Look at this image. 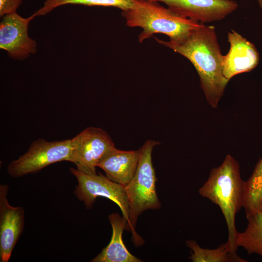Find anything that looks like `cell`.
Masks as SVG:
<instances>
[{
    "label": "cell",
    "mask_w": 262,
    "mask_h": 262,
    "mask_svg": "<svg viewBox=\"0 0 262 262\" xmlns=\"http://www.w3.org/2000/svg\"><path fill=\"white\" fill-rule=\"evenodd\" d=\"M228 40L230 48L223 56V73L229 81L236 75L255 68L259 63V54L253 44L234 30L228 33Z\"/></svg>",
    "instance_id": "8fae6325"
},
{
    "label": "cell",
    "mask_w": 262,
    "mask_h": 262,
    "mask_svg": "<svg viewBox=\"0 0 262 262\" xmlns=\"http://www.w3.org/2000/svg\"><path fill=\"white\" fill-rule=\"evenodd\" d=\"M72 158L71 139L53 142L38 139L31 144L25 153L9 164L7 171L13 177H22L57 162H71Z\"/></svg>",
    "instance_id": "5b68a950"
},
{
    "label": "cell",
    "mask_w": 262,
    "mask_h": 262,
    "mask_svg": "<svg viewBox=\"0 0 262 262\" xmlns=\"http://www.w3.org/2000/svg\"><path fill=\"white\" fill-rule=\"evenodd\" d=\"M122 15L127 26L142 29L138 35L140 43L156 33L167 35L170 41L181 42L201 25L155 1L136 0L131 8L122 12Z\"/></svg>",
    "instance_id": "3957f363"
},
{
    "label": "cell",
    "mask_w": 262,
    "mask_h": 262,
    "mask_svg": "<svg viewBox=\"0 0 262 262\" xmlns=\"http://www.w3.org/2000/svg\"><path fill=\"white\" fill-rule=\"evenodd\" d=\"M260 7L262 9V0H257Z\"/></svg>",
    "instance_id": "d6986e66"
},
{
    "label": "cell",
    "mask_w": 262,
    "mask_h": 262,
    "mask_svg": "<svg viewBox=\"0 0 262 262\" xmlns=\"http://www.w3.org/2000/svg\"><path fill=\"white\" fill-rule=\"evenodd\" d=\"M198 192L201 196L220 208L228 228L227 243L233 251H237L236 241L239 232L235 227V216L243 208L245 195V181L241 177L237 161L227 155L220 166L211 170Z\"/></svg>",
    "instance_id": "7a4b0ae2"
},
{
    "label": "cell",
    "mask_w": 262,
    "mask_h": 262,
    "mask_svg": "<svg viewBox=\"0 0 262 262\" xmlns=\"http://www.w3.org/2000/svg\"><path fill=\"white\" fill-rule=\"evenodd\" d=\"M136 0H46L43 6L34 13L36 16H43L55 8L67 4H79L86 6L113 7L122 11L131 8Z\"/></svg>",
    "instance_id": "e0dca14e"
},
{
    "label": "cell",
    "mask_w": 262,
    "mask_h": 262,
    "mask_svg": "<svg viewBox=\"0 0 262 262\" xmlns=\"http://www.w3.org/2000/svg\"><path fill=\"white\" fill-rule=\"evenodd\" d=\"M186 246L192 253L190 259L193 262H246L225 243L215 249L201 247L195 240H187Z\"/></svg>",
    "instance_id": "5bb4252c"
},
{
    "label": "cell",
    "mask_w": 262,
    "mask_h": 262,
    "mask_svg": "<svg viewBox=\"0 0 262 262\" xmlns=\"http://www.w3.org/2000/svg\"><path fill=\"white\" fill-rule=\"evenodd\" d=\"M243 208L246 215L262 212V158L245 181V195Z\"/></svg>",
    "instance_id": "2e32d148"
},
{
    "label": "cell",
    "mask_w": 262,
    "mask_h": 262,
    "mask_svg": "<svg viewBox=\"0 0 262 262\" xmlns=\"http://www.w3.org/2000/svg\"><path fill=\"white\" fill-rule=\"evenodd\" d=\"M36 16L34 13L24 18L16 12L2 17L0 23V48L10 58L22 60L37 52L36 41L28 34L29 23Z\"/></svg>",
    "instance_id": "ba28073f"
},
{
    "label": "cell",
    "mask_w": 262,
    "mask_h": 262,
    "mask_svg": "<svg viewBox=\"0 0 262 262\" xmlns=\"http://www.w3.org/2000/svg\"><path fill=\"white\" fill-rule=\"evenodd\" d=\"M155 39L191 62L199 75L200 86L208 103L216 108L229 81L223 73L224 55L215 27L201 24L181 42Z\"/></svg>",
    "instance_id": "6da1fadb"
},
{
    "label": "cell",
    "mask_w": 262,
    "mask_h": 262,
    "mask_svg": "<svg viewBox=\"0 0 262 262\" xmlns=\"http://www.w3.org/2000/svg\"><path fill=\"white\" fill-rule=\"evenodd\" d=\"M140 157V149L122 150L115 147L98 165L112 181L126 186L136 172Z\"/></svg>",
    "instance_id": "7c38bea8"
},
{
    "label": "cell",
    "mask_w": 262,
    "mask_h": 262,
    "mask_svg": "<svg viewBox=\"0 0 262 262\" xmlns=\"http://www.w3.org/2000/svg\"><path fill=\"white\" fill-rule=\"evenodd\" d=\"M22 2V0H0V16L16 13Z\"/></svg>",
    "instance_id": "ac0fdd59"
},
{
    "label": "cell",
    "mask_w": 262,
    "mask_h": 262,
    "mask_svg": "<svg viewBox=\"0 0 262 262\" xmlns=\"http://www.w3.org/2000/svg\"><path fill=\"white\" fill-rule=\"evenodd\" d=\"M112 227V236L109 244L93 258L92 262H140L142 261L131 254L127 249L122 239L127 220L117 213L108 216Z\"/></svg>",
    "instance_id": "4fadbf2b"
},
{
    "label": "cell",
    "mask_w": 262,
    "mask_h": 262,
    "mask_svg": "<svg viewBox=\"0 0 262 262\" xmlns=\"http://www.w3.org/2000/svg\"><path fill=\"white\" fill-rule=\"evenodd\" d=\"M71 140V162L78 170L87 174H97L100 162L115 147L108 133L99 128L87 127Z\"/></svg>",
    "instance_id": "52a82bcc"
},
{
    "label": "cell",
    "mask_w": 262,
    "mask_h": 262,
    "mask_svg": "<svg viewBox=\"0 0 262 262\" xmlns=\"http://www.w3.org/2000/svg\"><path fill=\"white\" fill-rule=\"evenodd\" d=\"M161 2L176 14L202 24L221 20L238 6L233 0H147Z\"/></svg>",
    "instance_id": "9c48e42d"
},
{
    "label": "cell",
    "mask_w": 262,
    "mask_h": 262,
    "mask_svg": "<svg viewBox=\"0 0 262 262\" xmlns=\"http://www.w3.org/2000/svg\"><path fill=\"white\" fill-rule=\"evenodd\" d=\"M9 187L0 185V261L7 262L24 227V209L11 205L7 199Z\"/></svg>",
    "instance_id": "30bf717a"
},
{
    "label": "cell",
    "mask_w": 262,
    "mask_h": 262,
    "mask_svg": "<svg viewBox=\"0 0 262 262\" xmlns=\"http://www.w3.org/2000/svg\"><path fill=\"white\" fill-rule=\"evenodd\" d=\"M70 171L78 181L74 194L87 209L92 207L98 196L105 197L117 205L127 220L126 225L129 223L130 209L124 186L101 174H87L73 167L70 168Z\"/></svg>",
    "instance_id": "8992f818"
},
{
    "label": "cell",
    "mask_w": 262,
    "mask_h": 262,
    "mask_svg": "<svg viewBox=\"0 0 262 262\" xmlns=\"http://www.w3.org/2000/svg\"><path fill=\"white\" fill-rule=\"evenodd\" d=\"M247 225L242 232H238L236 245L248 254L262 256V212L246 216Z\"/></svg>",
    "instance_id": "9a60e30c"
},
{
    "label": "cell",
    "mask_w": 262,
    "mask_h": 262,
    "mask_svg": "<svg viewBox=\"0 0 262 262\" xmlns=\"http://www.w3.org/2000/svg\"><path fill=\"white\" fill-rule=\"evenodd\" d=\"M159 142L147 140L140 148V157L134 177L124 186L128 200L129 222L125 230L132 234L136 246L144 242L135 230L136 224L140 215L147 210H158L161 207L156 190V177L152 162V152Z\"/></svg>",
    "instance_id": "277c9868"
}]
</instances>
